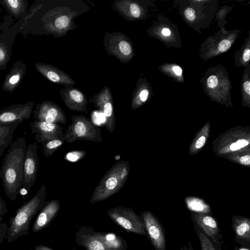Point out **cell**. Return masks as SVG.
<instances>
[{
  "label": "cell",
  "mask_w": 250,
  "mask_h": 250,
  "mask_svg": "<svg viewBox=\"0 0 250 250\" xmlns=\"http://www.w3.org/2000/svg\"><path fill=\"white\" fill-rule=\"evenodd\" d=\"M18 30L16 26L0 33V70H4L12 56V45Z\"/></svg>",
  "instance_id": "cell-15"
},
{
  "label": "cell",
  "mask_w": 250,
  "mask_h": 250,
  "mask_svg": "<svg viewBox=\"0 0 250 250\" xmlns=\"http://www.w3.org/2000/svg\"><path fill=\"white\" fill-rule=\"evenodd\" d=\"M250 50L249 47L245 49L242 54V60L245 62H248L250 60Z\"/></svg>",
  "instance_id": "cell-34"
},
{
  "label": "cell",
  "mask_w": 250,
  "mask_h": 250,
  "mask_svg": "<svg viewBox=\"0 0 250 250\" xmlns=\"http://www.w3.org/2000/svg\"><path fill=\"white\" fill-rule=\"evenodd\" d=\"M60 95L66 106L72 110L83 111L87 104L85 95L79 89L72 86L64 85L61 89Z\"/></svg>",
  "instance_id": "cell-11"
},
{
  "label": "cell",
  "mask_w": 250,
  "mask_h": 250,
  "mask_svg": "<svg viewBox=\"0 0 250 250\" xmlns=\"http://www.w3.org/2000/svg\"><path fill=\"white\" fill-rule=\"evenodd\" d=\"M26 70V65L22 60L16 62L5 77L2 89L12 93L21 83Z\"/></svg>",
  "instance_id": "cell-17"
},
{
  "label": "cell",
  "mask_w": 250,
  "mask_h": 250,
  "mask_svg": "<svg viewBox=\"0 0 250 250\" xmlns=\"http://www.w3.org/2000/svg\"><path fill=\"white\" fill-rule=\"evenodd\" d=\"M205 234L211 240L217 250H223V236L218 225L213 217L203 213H195L192 216Z\"/></svg>",
  "instance_id": "cell-7"
},
{
  "label": "cell",
  "mask_w": 250,
  "mask_h": 250,
  "mask_svg": "<svg viewBox=\"0 0 250 250\" xmlns=\"http://www.w3.org/2000/svg\"><path fill=\"white\" fill-rule=\"evenodd\" d=\"M26 148V143L23 137L12 142L0 169L4 193L12 201L16 200L23 186Z\"/></svg>",
  "instance_id": "cell-1"
},
{
  "label": "cell",
  "mask_w": 250,
  "mask_h": 250,
  "mask_svg": "<svg viewBox=\"0 0 250 250\" xmlns=\"http://www.w3.org/2000/svg\"><path fill=\"white\" fill-rule=\"evenodd\" d=\"M110 219L128 232L146 235L142 218L138 216L131 208L117 207L107 211Z\"/></svg>",
  "instance_id": "cell-4"
},
{
  "label": "cell",
  "mask_w": 250,
  "mask_h": 250,
  "mask_svg": "<svg viewBox=\"0 0 250 250\" xmlns=\"http://www.w3.org/2000/svg\"><path fill=\"white\" fill-rule=\"evenodd\" d=\"M185 15L186 18L189 21H193L195 19L194 10L191 8H188L185 11Z\"/></svg>",
  "instance_id": "cell-32"
},
{
  "label": "cell",
  "mask_w": 250,
  "mask_h": 250,
  "mask_svg": "<svg viewBox=\"0 0 250 250\" xmlns=\"http://www.w3.org/2000/svg\"><path fill=\"white\" fill-rule=\"evenodd\" d=\"M74 123L70 126V132L72 133V139L74 141L77 139H86L92 140L94 139L92 137V134H96L95 126L88 121L83 117L76 116L74 119Z\"/></svg>",
  "instance_id": "cell-18"
},
{
  "label": "cell",
  "mask_w": 250,
  "mask_h": 250,
  "mask_svg": "<svg viewBox=\"0 0 250 250\" xmlns=\"http://www.w3.org/2000/svg\"><path fill=\"white\" fill-rule=\"evenodd\" d=\"M34 65L41 74L52 83L69 86L75 84L68 74L53 65L42 62H37Z\"/></svg>",
  "instance_id": "cell-12"
},
{
  "label": "cell",
  "mask_w": 250,
  "mask_h": 250,
  "mask_svg": "<svg viewBox=\"0 0 250 250\" xmlns=\"http://www.w3.org/2000/svg\"><path fill=\"white\" fill-rule=\"evenodd\" d=\"M32 113L35 121L56 124L65 119V115L60 106L49 101L37 104Z\"/></svg>",
  "instance_id": "cell-9"
},
{
  "label": "cell",
  "mask_w": 250,
  "mask_h": 250,
  "mask_svg": "<svg viewBox=\"0 0 250 250\" xmlns=\"http://www.w3.org/2000/svg\"><path fill=\"white\" fill-rule=\"evenodd\" d=\"M208 87L211 89H214L218 84V79L214 75L210 76L207 80Z\"/></svg>",
  "instance_id": "cell-29"
},
{
  "label": "cell",
  "mask_w": 250,
  "mask_h": 250,
  "mask_svg": "<svg viewBox=\"0 0 250 250\" xmlns=\"http://www.w3.org/2000/svg\"><path fill=\"white\" fill-rule=\"evenodd\" d=\"M31 131L35 140L42 143L45 141L59 139L62 128L57 124L34 121L30 123Z\"/></svg>",
  "instance_id": "cell-10"
},
{
  "label": "cell",
  "mask_w": 250,
  "mask_h": 250,
  "mask_svg": "<svg viewBox=\"0 0 250 250\" xmlns=\"http://www.w3.org/2000/svg\"><path fill=\"white\" fill-rule=\"evenodd\" d=\"M180 250H195L194 249L192 243L189 241L188 244L182 246Z\"/></svg>",
  "instance_id": "cell-39"
},
{
  "label": "cell",
  "mask_w": 250,
  "mask_h": 250,
  "mask_svg": "<svg viewBox=\"0 0 250 250\" xmlns=\"http://www.w3.org/2000/svg\"><path fill=\"white\" fill-rule=\"evenodd\" d=\"M37 150L38 146L36 143H34L29 144L25 150L23 164L24 179L22 187L27 194L37 179L39 166Z\"/></svg>",
  "instance_id": "cell-6"
},
{
  "label": "cell",
  "mask_w": 250,
  "mask_h": 250,
  "mask_svg": "<svg viewBox=\"0 0 250 250\" xmlns=\"http://www.w3.org/2000/svg\"><path fill=\"white\" fill-rule=\"evenodd\" d=\"M0 2L16 18L20 19L24 17L28 12L26 0H2Z\"/></svg>",
  "instance_id": "cell-22"
},
{
  "label": "cell",
  "mask_w": 250,
  "mask_h": 250,
  "mask_svg": "<svg viewBox=\"0 0 250 250\" xmlns=\"http://www.w3.org/2000/svg\"><path fill=\"white\" fill-rule=\"evenodd\" d=\"M240 147L238 146L236 142L232 144L230 146V149L232 151L237 150L240 149Z\"/></svg>",
  "instance_id": "cell-43"
},
{
  "label": "cell",
  "mask_w": 250,
  "mask_h": 250,
  "mask_svg": "<svg viewBox=\"0 0 250 250\" xmlns=\"http://www.w3.org/2000/svg\"><path fill=\"white\" fill-rule=\"evenodd\" d=\"M21 123L19 121L0 125V157L12 142L13 134Z\"/></svg>",
  "instance_id": "cell-23"
},
{
  "label": "cell",
  "mask_w": 250,
  "mask_h": 250,
  "mask_svg": "<svg viewBox=\"0 0 250 250\" xmlns=\"http://www.w3.org/2000/svg\"><path fill=\"white\" fill-rule=\"evenodd\" d=\"M162 34L165 36H169L171 34L170 30L167 28H164L162 30Z\"/></svg>",
  "instance_id": "cell-42"
},
{
  "label": "cell",
  "mask_w": 250,
  "mask_h": 250,
  "mask_svg": "<svg viewBox=\"0 0 250 250\" xmlns=\"http://www.w3.org/2000/svg\"><path fill=\"white\" fill-rule=\"evenodd\" d=\"M148 96L149 91L148 89L141 87V84L137 82L132 97V107L135 106L138 101L142 102H146L148 99Z\"/></svg>",
  "instance_id": "cell-25"
},
{
  "label": "cell",
  "mask_w": 250,
  "mask_h": 250,
  "mask_svg": "<svg viewBox=\"0 0 250 250\" xmlns=\"http://www.w3.org/2000/svg\"><path fill=\"white\" fill-rule=\"evenodd\" d=\"M60 208L57 200L46 202L34 222L32 231L36 233L47 227L57 215Z\"/></svg>",
  "instance_id": "cell-13"
},
{
  "label": "cell",
  "mask_w": 250,
  "mask_h": 250,
  "mask_svg": "<svg viewBox=\"0 0 250 250\" xmlns=\"http://www.w3.org/2000/svg\"><path fill=\"white\" fill-rule=\"evenodd\" d=\"M114 5L118 12L126 20H135L139 19L142 15L141 6L134 1H117L114 2Z\"/></svg>",
  "instance_id": "cell-20"
},
{
  "label": "cell",
  "mask_w": 250,
  "mask_h": 250,
  "mask_svg": "<svg viewBox=\"0 0 250 250\" xmlns=\"http://www.w3.org/2000/svg\"><path fill=\"white\" fill-rule=\"evenodd\" d=\"M146 235L156 250H166L165 230L158 218L149 211L141 212Z\"/></svg>",
  "instance_id": "cell-5"
},
{
  "label": "cell",
  "mask_w": 250,
  "mask_h": 250,
  "mask_svg": "<svg viewBox=\"0 0 250 250\" xmlns=\"http://www.w3.org/2000/svg\"><path fill=\"white\" fill-rule=\"evenodd\" d=\"M243 89L244 92L248 96L250 94V82L249 80H247L244 82L243 84Z\"/></svg>",
  "instance_id": "cell-35"
},
{
  "label": "cell",
  "mask_w": 250,
  "mask_h": 250,
  "mask_svg": "<svg viewBox=\"0 0 250 250\" xmlns=\"http://www.w3.org/2000/svg\"><path fill=\"white\" fill-rule=\"evenodd\" d=\"M34 250H54L53 249L42 245H39L35 247Z\"/></svg>",
  "instance_id": "cell-40"
},
{
  "label": "cell",
  "mask_w": 250,
  "mask_h": 250,
  "mask_svg": "<svg viewBox=\"0 0 250 250\" xmlns=\"http://www.w3.org/2000/svg\"><path fill=\"white\" fill-rule=\"evenodd\" d=\"M206 138L204 136H201L197 141L195 144V147L196 148H200L202 147L205 144Z\"/></svg>",
  "instance_id": "cell-36"
},
{
  "label": "cell",
  "mask_w": 250,
  "mask_h": 250,
  "mask_svg": "<svg viewBox=\"0 0 250 250\" xmlns=\"http://www.w3.org/2000/svg\"><path fill=\"white\" fill-rule=\"evenodd\" d=\"M191 209L198 212V213H203L204 210V207L202 204L199 202L193 201L190 204Z\"/></svg>",
  "instance_id": "cell-31"
},
{
  "label": "cell",
  "mask_w": 250,
  "mask_h": 250,
  "mask_svg": "<svg viewBox=\"0 0 250 250\" xmlns=\"http://www.w3.org/2000/svg\"><path fill=\"white\" fill-rule=\"evenodd\" d=\"M234 250H250V249L249 248H245V247H243V248H236Z\"/></svg>",
  "instance_id": "cell-44"
},
{
  "label": "cell",
  "mask_w": 250,
  "mask_h": 250,
  "mask_svg": "<svg viewBox=\"0 0 250 250\" xmlns=\"http://www.w3.org/2000/svg\"><path fill=\"white\" fill-rule=\"evenodd\" d=\"M239 161L242 164L249 165L250 164V156L249 155L242 156Z\"/></svg>",
  "instance_id": "cell-38"
},
{
  "label": "cell",
  "mask_w": 250,
  "mask_h": 250,
  "mask_svg": "<svg viewBox=\"0 0 250 250\" xmlns=\"http://www.w3.org/2000/svg\"><path fill=\"white\" fill-rule=\"evenodd\" d=\"M59 139L46 141L42 143V151L44 155L48 157L62 144Z\"/></svg>",
  "instance_id": "cell-26"
},
{
  "label": "cell",
  "mask_w": 250,
  "mask_h": 250,
  "mask_svg": "<svg viewBox=\"0 0 250 250\" xmlns=\"http://www.w3.org/2000/svg\"><path fill=\"white\" fill-rule=\"evenodd\" d=\"M80 154L77 152H72L67 155V159L71 161H76L80 158Z\"/></svg>",
  "instance_id": "cell-33"
},
{
  "label": "cell",
  "mask_w": 250,
  "mask_h": 250,
  "mask_svg": "<svg viewBox=\"0 0 250 250\" xmlns=\"http://www.w3.org/2000/svg\"><path fill=\"white\" fill-rule=\"evenodd\" d=\"M93 101L95 106L103 111L107 121H111L114 116L113 99L109 87L104 86L100 92L94 96Z\"/></svg>",
  "instance_id": "cell-19"
},
{
  "label": "cell",
  "mask_w": 250,
  "mask_h": 250,
  "mask_svg": "<svg viewBox=\"0 0 250 250\" xmlns=\"http://www.w3.org/2000/svg\"><path fill=\"white\" fill-rule=\"evenodd\" d=\"M103 43L108 55L116 57L122 62H127L134 55L132 42L121 32H106Z\"/></svg>",
  "instance_id": "cell-3"
},
{
  "label": "cell",
  "mask_w": 250,
  "mask_h": 250,
  "mask_svg": "<svg viewBox=\"0 0 250 250\" xmlns=\"http://www.w3.org/2000/svg\"><path fill=\"white\" fill-rule=\"evenodd\" d=\"M8 229V227L6 223H0V244L3 242L5 238H6Z\"/></svg>",
  "instance_id": "cell-28"
},
{
  "label": "cell",
  "mask_w": 250,
  "mask_h": 250,
  "mask_svg": "<svg viewBox=\"0 0 250 250\" xmlns=\"http://www.w3.org/2000/svg\"><path fill=\"white\" fill-rule=\"evenodd\" d=\"M94 234L104 243L108 250H126L127 243L121 236L111 232L95 231Z\"/></svg>",
  "instance_id": "cell-21"
},
{
  "label": "cell",
  "mask_w": 250,
  "mask_h": 250,
  "mask_svg": "<svg viewBox=\"0 0 250 250\" xmlns=\"http://www.w3.org/2000/svg\"><path fill=\"white\" fill-rule=\"evenodd\" d=\"M8 212L6 204L2 198L0 197V223L3 219V216Z\"/></svg>",
  "instance_id": "cell-30"
},
{
  "label": "cell",
  "mask_w": 250,
  "mask_h": 250,
  "mask_svg": "<svg viewBox=\"0 0 250 250\" xmlns=\"http://www.w3.org/2000/svg\"><path fill=\"white\" fill-rule=\"evenodd\" d=\"M191 220L193 222L194 229L200 242L201 250H217L211 240L205 234V233L197 226L192 217Z\"/></svg>",
  "instance_id": "cell-24"
},
{
  "label": "cell",
  "mask_w": 250,
  "mask_h": 250,
  "mask_svg": "<svg viewBox=\"0 0 250 250\" xmlns=\"http://www.w3.org/2000/svg\"><path fill=\"white\" fill-rule=\"evenodd\" d=\"M173 73L177 76H181L183 73L182 68L178 65H174L172 68Z\"/></svg>",
  "instance_id": "cell-37"
},
{
  "label": "cell",
  "mask_w": 250,
  "mask_h": 250,
  "mask_svg": "<svg viewBox=\"0 0 250 250\" xmlns=\"http://www.w3.org/2000/svg\"><path fill=\"white\" fill-rule=\"evenodd\" d=\"M240 148L243 147L249 144V142L245 140H239L236 142Z\"/></svg>",
  "instance_id": "cell-41"
},
{
  "label": "cell",
  "mask_w": 250,
  "mask_h": 250,
  "mask_svg": "<svg viewBox=\"0 0 250 250\" xmlns=\"http://www.w3.org/2000/svg\"><path fill=\"white\" fill-rule=\"evenodd\" d=\"M34 102L10 105L0 110V125L28 120L32 113Z\"/></svg>",
  "instance_id": "cell-8"
},
{
  "label": "cell",
  "mask_w": 250,
  "mask_h": 250,
  "mask_svg": "<svg viewBox=\"0 0 250 250\" xmlns=\"http://www.w3.org/2000/svg\"><path fill=\"white\" fill-rule=\"evenodd\" d=\"M46 187L43 185L31 199L17 209L9 221L6 236L8 242H13L21 236L28 234L31 220L46 202Z\"/></svg>",
  "instance_id": "cell-2"
},
{
  "label": "cell",
  "mask_w": 250,
  "mask_h": 250,
  "mask_svg": "<svg viewBox=\"0 0 250 250\" xmlns=\"http://www.w3.org/2000/svg\"><path fill=\"white\" fill-rule=\"evenodd\" d=\"M76 243L86 250H108L90 227L81 226L75 234Z\"/></svg>",
  "instance_id": "cell-14"
},
{
  "label": "cell",
  "mask_w": 250,
  "mask_h": 250,
  "mask_svg": "<svg viewBox=\"0 0 250 250\" xmlns=\"http://www.w3.org/2000/svg\"><path fill=\"white\" fill-rule=\"evenodd\" d=\"M231 42L229 40L225 39L220 42L218 50L220 53L228 51L231 47Z\"/></svg>",
  "instance_id": "cell-27"
},
{
  "label": "cell",
  "mask_w": 250,
  "mask_h": 250,
  "mask_svg": "<svg viewBox=\"0 0 250 250\" xmlns=\"http://www.w3.org/2000/svg\"><path fill=\"white\" fill-rule=\"evenodd\" d=\"M234 232V241L243 246H250V219L246 216L234 215L231 219Z\"/></svg>",
  "instance_id": "cell-16"
}]
</instances>
